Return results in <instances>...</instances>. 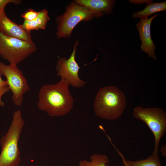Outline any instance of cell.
<instances>
[{"instance_id":"7a4b0ae2","label":"cell","mask_w":166,"mask_h":166,"mask_svg":"<svg viewBox=\"0 0 166 166\" xmlns=\"http://www.w3.org/2000/svg\"><path fill=\"white\" fill-rule=\"evenodd\" d=\"M126 105L124 93L116 86H109L100 89L95 99L94 109L97 116L113 120L123 114Z\"/></svg>"},{"instance_id":"52a82bcc","label":"cell","mask_w":166,"mask_h":166,"mask_svg":"<svg viewBox=\"0 0 166 166\" xmlns=\"http://www.w3.org/2000/svg\"><path fill=\"white\" fill-rule=\"evenodd\" d=\"M0 73L6 78L9 88L12 92L13 103L16 105H22L23 95L30 89L27 80L17 65H6L0 62Z\"/></svg>"},{"instance_id":"277c9868","label":"cell","mask_w":166,"mask_h":166,"mask_svg":"<svg viewBox=\"0 0 166 166\" xmlns=\"http://www.w3.org/2000/svg\"><path fill=\"white\" fill-rule=\"evenodd\" d=\"M133 117L144 122L150 128L154 138V150L158 153L161 139L166 131V113L159 107H135L133 111Z\"/></svg>"},{"instance_id":"4fadbf2b","label":"cell","mask_w":166,"mask_h":166,"mask_svg":"<svg viewBox=\"0 0 166 166\" xmlns=\"http://www.w3.org/2000/svg\"><path fill=\"white\" fill-rule=\"evenodd\" d=\"M166 10V2L148 3L145 8L141 11H138L132 14V17L135 18L146 19L150 15L157 12Z\"/></svg>"},{"instance_id":"3957f363","label":"cell","mask_w":166,"mask_h":166,"mask_svg":"<svg viewBox=\"0 0 166 166\" xmlns=\"http://www.w3.org/2000/svg\"><path fill=\"white\" fill-rule=\"evenodd\" d=\"M25 123L21 111H15L11 125L0 140V166H19L21 158L18 143Z\"/></svg>"},{"instance_id":"30bf717a","label":"cell","mask_w":166,"mask_h":166,"mask_svg":"<svg viewBox=\"0 0 166 166\" xmlns=\"http://www.w3.org/2000/svg\"><path fill=\"white\" fill-rule=\"evenodd\" d=\"M158 15L155 14L149 19H140L136 25L142 42L141 50L155 60L157 59L155 52L156 46L151 39L150 29L152 21Z\"/></svg>"},{"instance_id":"9c48e42d","label":"cell","mask_w":166,"mask_h":166,"mask_svg":"<svg viewBox=\"0 0 166 166\" xmlns=\"http://www.w3.org/2000/svg\"><path fill=\"white\" fill-rule=\"evenodd\" d=\"M0 32L8 36L33 42L31 31L10 20L6 15L5 9L0 11Z\"/></svg>"},{"instance_id":"2e32d148","label":"cell","mask_w":166,"mask_h":166,"mask_svg":"<svg viewBox=\"0 0 166 166\" xmlns=\"http://www.w3.org/2000/svg\"><path fill=\"white\" fill-rule=\"evenodd\" d=\"M0 73V106L3 107L4 105V102L2 101V96L9 91L8 84L7 81L2 79Z\"/></svg>"},{"instance_id":"44dd1931","label":"cell","mask_w":166,"mask_h":166,"mask_svg":"<svg viewBox=\"0 0 166 166\" xmlns=\"http://www.w3.org/2000/svg\"><path fill=\"white\" fill-rule=\"evenodd\" d=\"M30 166H33V165H30Z\"/></svg>"},{"instance_id":"e0dca14e","label":"cell","mask_w":166,"mask_h":166,"mask_svg":"<svg viewBox=\"0 0 166 166\" xmlns=\"http://www.w3.org/2000/svg\"><path fill=\"white\" fill-rule=\"evenodd\" d=\"M39 12L35 11L33 9H29L25 11L21 15L25 20L30 21L36 18L39 14Z\"/></svg>"},{"instance_id":"ac0fdd59","label":"cell","mask_w":166,"mask_h":166,"mask_svg":"<svg viewBox=\"0 0 166 166\" xmlns=\"http://www.w3.org/2000/svg\"><path fill=\"white\" fill-rule=\"evenodd\" d=\"M22 2V1L21 0H0V11L5 9L6 5L9 3L18 5L21 4Z\"/></svg>"},{"instance_id":"ba28073f","label":"cell","mask_w":166,"mask_h":166,"mask_svg":"<svg viewBox=\"0 0 166 166\" xmlns=\"http://www.w3.org/2000/svg\"><path fill=\"white\" fill-rule=\"evenodd\" d=\"M78 43L76 41L73 51L68 59L65 57L58 59L56 67L57 75L61 80L65 81L69 85L79 88L85 85L86 82L81 79L78 75L80 67L75 59L76 46Z\"/></svg>"},{"instance_id":"d6986e66","label":"cell","mask_w":166,"mask_h":166,"mask_svg":"<svg viewBox=\"0 0 166 166\" xmlns=\"http://www.w3.org/2000/svg\"><path fill=\"white\" fill-rule=\"evenodd\" d=\"M110 142H111V143L112 144V145L114 147V148L117 151L118 153L119 154V155H120V156L121 157L122 159L123 163L124 166H129L128 164V163L127 162V160H126V159H125L123 154L116 147L115 145L113 143L112 141H111Z\"/></svg>"},{"instance_id":"5b68a950","label":"cell","mask_w":166,"mask_h":166,"mask_svg":"<svg viewBox=\"0 0 166 166\" xmlns=\"http://www.w3.org/2000/svg\"><path fill=\"white\" fill-rule=\"evenodd\" d=\"M36 49L33 41L8 36L0 32V55L10 64L17 65Z\"/></svg>"},{"instance_id":"5bb4252c","label":"cell","mask_w":166,"mask_h":166,"mask_svg":"<svg viewBox=\"0 0 166 166\" xmlns=\"http://www.w3.org/2000/svg\"><path fill=\"white\" fill-rule=\"evenodd\" d=\"M90 161L83 160L79 162V166H108L109 163L108 157L105 154L94 153L90 157Z\"/></svg>"},{"instance_id":"8992f818","label":"cell","mask_w":166,"mask_h":166,"mask_svg":"<svg viewBox=\"0 0 166 166\" xmlns=\"http://www.w3.org/2000/svg\"><path fill=\"white\" fill-rule=\"evenodd\" d=\"M93 15L86 7L73 3L67 7L65 13L57 17L56 34L58 38L71 36L73 30L80 22L90 20Z\"/></svg>"},{"instance_id":"8fae6325","label":"cell","mask_w":166,"mask_h":166,"mask_svg":"<svg viewBox=\"0 0 166 166\" xmlns=\"http://www.w3.org/2000/svg\"><path fill=\"white\" fill-rule=\"evenodd\" d=\"M115 1L110 0H77V4L87 8L93 16L99 18L104 14H110Z\"/></svg>"},{"instance_id":"6da1fadb","label":"cell","mask_w":166,"mask_h":166,"mask_svg":"<svg viewBox=\"0 0 166 166\" xmlns=\"http://www.w3.org/2000/svg\"><path fill=\"white\" fill-rule=\"evenodd\" d=\"M69 86L62 80L55 84L43 85L39 91L38 108L51 117H61L68 113L74 103Z\"/></svg>"},{"instance_id":"7c38bea8","label":"cell","mask_w":166,"mask_h":166,"mask_svg":"<svg viewBox=\"0 0 166 166\" xmlns=\"http://www.w3.org/2000/svg\"><path fill=\"white\" fill-rule=\"evenodd\" d=\"M49 19L48 11L44 9L39 11L38 15L35 19L30 21L24 20L21 25L24 29L29 31L39 29L45 30L47 22Z\"/></svg>"},{"instance_id":"9a60e30c","label":"cell","mask_w":166,"mask_h":166,"mask_svg":"<svg viewBox=\"0 0 166 166\" xmlns=\"http://www.w3.org/2000/svg\"><path fill=\"white\" fill-rule=\"evenodd\" d=\"M127 161L129 166H162L158 153L153 152L145 159Z\"/></svg>"},{"instance_id":"ffe728a7","label":"cell","mask_w":166,"mask_h":166,"mask_svg":"<svg viewBox=\"0 0 166 166\" xmlns=\"http://www.w3.org/2000/svg\"><path fill=\"white\" fill-rule=\"evenodd\" d=\"M160 152L162 155L166 157V145L164 144L162 145L160 148Z\"/></svg>"}]
</instances>
